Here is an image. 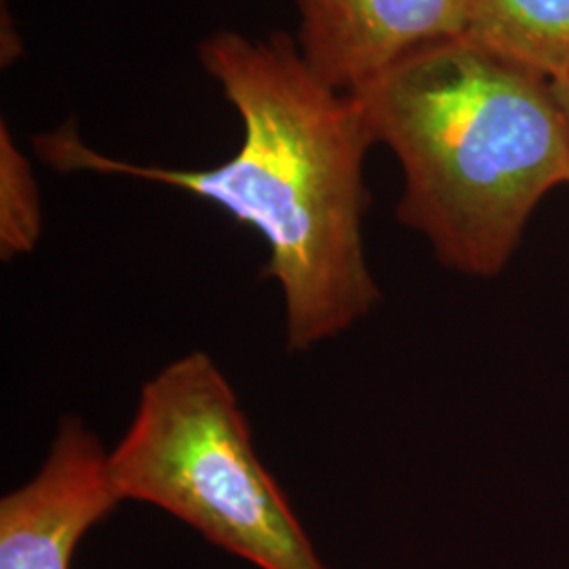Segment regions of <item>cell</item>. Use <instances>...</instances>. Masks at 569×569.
Masks as SVG:
<instances>
[{
  "mask_svg": "<svg viewBox=\"0 0 569 569\" xmlns=\"http://www.w3.org/2000/svg\"><path fill=\"white\" fill-rule=\"evenodd\" d=\"M199 58L243 122V142L224 163H127L89 148L74 121L37 136L34 150L56 171L164 183L256 228L270 249L262 277L283 291L287 346L308 350L380 300L363 244L366 157L376 143L363 103L321 81L283 32L222 30L201 42Z\"/></svg>",
  "mask_w": 569,
  "mask_h": 569,
  "instance_id": "obj_1",
  "label": "cell"
},
{
  "mask_svg": "<svg viewBox=\"0 0 569 569\" xmlns=\"http://www.w3.org/2000/svg\"><path fill=\"white\" fill-rule=\"evenodd\" d=\"M355 96L403 169L399 222L456 272H502L536 207L569 183L552 84L465 34L416 49Z\"/></svg>",
  "mask_w": 569,
  "mask_h": 569,
  "instance_id": "obj_2",
  "label": "cell"
},
{
  "mask_svg": "<svg viewBox=\"0 0 569 569\" xmlns=\"http://www.w3.org/2000/svg\"><path fill=\"white\" fill-rule=\"evenodd\" d=\"M108 467L122 502L167 510L260 569H327L262 467L230 382L201 350L143 385Z\"/></svg>",
  "mask_w": 569,
  "mask_h": 569,
  "instance_id": "obj_3",
  "label": "cell"
},
{
  "mask_svg": "<svg viewBox=\"0 0 569 569\" xmlns=\"http://www.w3.org/2000/svg\"><path fill=\"white\" fill-rule=\"evenodd\" d=\"M121 502L100 439L61 420L41 470L0 502V569H70L82 536Z\"/></svg>",
  "mask_w": 569,
  "mask_h": 569,
  "instance_id": "obj_4",
  "label": "cell"
},
{
  "mask_svg": "<svg viewBox=\"0 0 569 569\" xmlns=\"http://www.w3.org/2000/svg\"><path fill=\"white\" fill-rule=\"evenodd\" d=\"M312 72L357 93L416 49L467 32L472 0H296Z\"/></svg>",
  "mask_w": 569,
  "mask_h": 569,
  "instance_id": "obj_5",
  "label": "cell"
},
{
  "mask_svg": "<svg viewBox=\"0 0 569 569\" xmlns=\"http://www.w3.org/2000/svg\"><path fill=\"white\" fill-rule=\"evenodd\" d=\"M465 37L550 84L569 81V0H472Z\"/></svg>",
  "mask_w": 569,
  "mask_h": 569,
  "instance_id": "obj_6",
  "label": "cell"
},
{
  "mask_svg": "<svg viewBox=\"0 0 569 569\" xmlns=\"http://www.w3.org/2000/svg\"><path fill=\"white\" fill-rule=\"evenodd\" d=\"M42 230L41 197L32 167L2 122L0 131V256L13 260L30 253Z\"/></svg>",
  "mask_w": 569,
  "mask_h": 569,
  "instance_id": "obj_7",
  "label": "cell"
},
{
  "mask_svg": "<svg viewBox=\"0 0 569 569\" xmlns=\"http://www.w3.org/2000/svg\"><path fill=\"white\" fill-rule=\"evenodd\" d=\"M552 91H555V98H557V102L561 106V110H563V114L568 117L569 121V81L552 84Z\"/></svg>",
  "mask_w": 569,
  "mask_h": 569,
  "instance_id": "obj_8",
  "label": "cell"
}]
</instances>
